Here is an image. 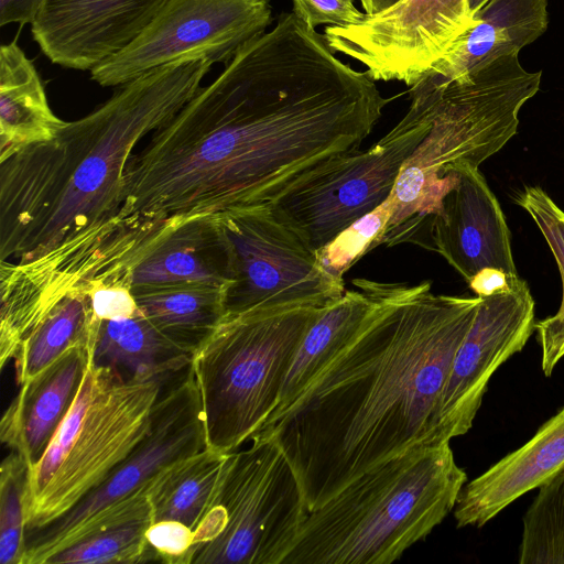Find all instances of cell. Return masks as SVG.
Here are the masks:
<instances>
[{
  "instance_id": "cell-6",
  "label": "cell",
  "mask_w": 564,
  "mask_h": 564,
  "mask_svg": "<svg viewBox=\"0 0 564 564\" xmlns=\"http://www.w3.org/2000/svg\"><path fill=\"white\" fill-rule=\"evenodd\" d=\"M180 375L123 381L90 360L70 409L29 469L26 532L59 518L109 477L149 434L155 403Z\"/></svg>"
},
{
  "instance_id": "cell-13",
  "label": "cell",
  "mask_w": 564,
  "mask_h": 564,
  "mask_svg": "<svg viewBox=\"0 0 564 564\" xmlns=\"http://www.w3.org/2000/svg\"><path fill=\"white\" fill-rule=\"evenodd\" d=\"M474 19L468 0H400L366 13L350 25H328L324 37L335 52L367 68L371 79L420 83Z\"/></svg>"
},
{
  "instance_id": "cell-4",
  "label": "cell",
  "mask_w": 564,
  "mask_h": 564,
  "mask_svg": "<svg viewBox=\"0 0 564 564\" xmlns=\"http://www.w3.org/2000/svg\"><path fill=\"white\" fill-rule=\"evenodd\" d=\"M467 475L449 442H421L308 512L283 564H390L454 510Z\"/></svg>"
},
{
  "instance_id": "cell-22",
  "label": "cell",
  "mask_w": 564,
  "mask_h": 564,
  "mask_svg": "<svg viewBox=\"0 0 564 564\" xmlns=\"http://www.w3.org/2000/svg\"><path fill=\"white\" fill-rule=\"evenodd\" d=\"M66 121L54 115L33 63L15 41L0 46V161L52 140Z\"/></svg>"
},
{
  "instance_id": "cell-28",
  "label": "cell",
  "mask_w": 564,
  "mask_h": 564,
  "mask_svg": "<svg viewBox=\"0 0 564 564\" xmlns=\"http://www.w3.org/2000/svg\"><path fill=\"white\" fill-rule=\"evenodd\" d=\"M545 238L562 278V301L557 313L535 323L541 347V367L550 377L564 357V212L539 186L527 187L518 198Z\"/></svg>"
},
{
  "instance_id": "cell-3",
  "label": "cell",
  "mask_w": 564,
  "mask_h": 564,
  "mask_svg": "<svg viewBox=\"0 0 564 564\" xmlns=\"http://www.w3.org/2000/svg\"><path fill=\"white\" fill-rule=\"evenodd\" d=\"M212 65L182 59L144 73L52 140L0 161V262L105 260L133 149L185 106Z\"/></svg>"
},
{
  "instance_id": "cell-33",
  "label": "cell",
  "mask_w": 564,
  "mask_h": 564,
  "mask_svg": "<svg viewBox=\"0 0 564 564\" xmlns=\"http://www.w3.org/2000/svg\"><path fill=\"white\" fill-rule=\"evenodd\" d=\"M87 290L98 321L129 318L142 313L131 288L124 283L91 280Z\"/></svg>"
},
{
  "instance_id": "cell-25",
  "label": "cell",
  "mask_w": 564,
  "mask_h": 564,
  "mask_svg": "<svg viewBox=\"0 0 564 564\" xmlns=\"http://www.w3.org/2000/svg\"><path fill=\"white\" fill-rule=\"evenodd\" d=\"M143 315L193 356L225 316V288L170 284L131 289Z\"/></svg>"
},
{
  "instance_id": "cell-18",
  "label": "cell",
  "mask_w": 564,
  "mask_h": 564,
  "mask_svg": "<svg viewBox=\"0 0 564 564\" xmlns=\"http://www.w3.org/2000/svg\"><path fill=\"white\" fill-rule=\"evenodd\" d=\"M93 351L73 348L20 390L0 422L1 442L20 454L31 469L43 456L53 435L70 409Z\"/></svg>"
},
{
  "instance_id": "cell-21",
  "label": "cell",
  "mask_w": 564,
  "mask_h": 564,
  "mask_svg": "<svg viewBox=\"0 0 564 564\" xmlns=\"http://www.w3.org/2000/svg\"><path fill=\"white\" fill-rule=\"evenodd\" d=\"M352 284L357 289L345 291L341 297L326 306L304 335L279 402L263 425L284 412L358 335L378 301L382 282L357 279Z\"/></svg>"
},
{
  "instance_id": "cell-24",
  "label": "cell",
  "mask_w": 564,
  "mask_h": 564,
  "mask_svg": "<svg viewBox=\"0 0 564 564\" xmlns=\"http://www.w3.org/2000/svg\"><path fill=\"white\" fill-rule=\"evenodd\" d=\"M191 360L143 313L101 321L91 357L94 366L110 369L123 381L180 375Z\"/></svg>"
},
{
  "instance_id": "cell-26",
  "label": "cell",
  "mask_w": 564,
  "mask_h": 564,
  "mask_svg": "<svg viewBox=\"0 0 564 564\" xmlns=\"http://www.w3.org/2000/svg\"><path fill=\"white\" fill-rule=\"evenodd\" d=\"M87 285L70 290L22 343L13 359L17 383L33 378L73 348L94 351L101 321L94 315Z\"/></svg>"
},
{
  "instance_id": "cell-10",
  "label": "cell",
  "mask_w": 564,
  "mask_h": 564,
  "mask_svg": "<svg viewBox=\"0 0 564 564\" xmlns=\"http://www.w3.org/2000/svg\"><path fill=\"white\" fill-rule=\"evenodd\" d=\"M214 217L231 261L225 316L257 308L326 307L344 294L343 279L327 272L315 251L282 224L269 205Z\"/></svg>"
},
{
  "instance_id": "cell-23",
  "label": "cell",
  "mask_w": 564,
  "mask_h": 564,
  "mask_svg": "<svg viewBox=\"0 0 564 564\" xmlns=\"http://www.w3.org/2000/svg\"><path fill=\"white\" fill-rule=\"evenodd\" d=\"M147 486L100 512L46 564H135L154 561L147 540V531L153 523Z\"/></svg>"
},
{
  "instance_id": "cell-1",
  "label": "cell",
  "mask_w": 564,
  "mask_h": 564,
  "mask_svg": "<svg viewBox=\"0 0 564 564\" xmlns=\"http://www.w3.org/2000/svg\"><path fill=\"white\" fill-rule=\"evenodd\" d=\"M390 101L283 12L131 156L117 230L150 248L189 220L269 205L308 169L359 149Z\"/></svg>"
},
{
  "instance_id": "cell-16",
  "label": "cell",
  "mask_w": 564,
  "mask_h": 564,
  "mask_svg": "<svg viewBox=\"0 0 564 564\" xmlns=\"http://www.w3.org/2000/svg\"><path fill=\"white\" fill-rule=\"evenodd\" d=\"M448 171L458 180L427 225L425 248L438 252L466 282L486 269L518 274L510 230L478 166L459 163Z\"/></svg>"
},
{
  "instance_id": "cell-11",
  "label": "cell",
  "mask_w": 564,
  "mask_h": 564,
  "mask_svg": "<svg viewBox=\"0 0 564 564\" xmlns=\"http://www.w3.org/2000/svg\"><path fill=\"white\" fill-rule=\"evenodd\" d=\"M204 448L200 397L189 365L155 403L149 434L109 477L59 518L26 532L21 564H46L100 512L144 487L169 465Z\"/></svg>"
},
{
  "instance_id": "cell-31",
  "label": "cell",
  "mask_w": 564,
  "mask_h": 564,
  "mask_svg": "<svg viewBox=\"0 0 564 564\" xmlns=\"http://www.w3.org/2000/svg\"><path fill=\"white\" fill-rule=\"evenodd\" d=\"M392 213L391 193L382 204L355 220L333 240L316 250L319 264L334 276L343 279L354 263L378 246Z\"/></svg>"
},
{
  "instance_id": "cell-14",
  "label": "cell",
  "mask_w": 564,
  "mask_h": 564,
  "mask_svg": "<svg viewBox=\"0 0 564 564\" xmlns=\"http://www.w3.org/2000/svg\"><path fill=\"white\" fill-rule=\"evenodd\" d=\"M534 330V301L519 275L507 288L480 297L442 391L436 422L438 442H449L470 430L489 380L523 349Z\"/></svg>"
},
{
  "instance_id": "cell-17",
  "label": "cell",
  "mask_w": 564,
  "mask_h": 564,
  "mask_svg": "<svg viewBox=\"0 0 564 564\" xmlns=\"http://www.w3.org/2000/svg\"><path fill=\"white\" fill-rule=\"evenodd\" d=\"M564 469V406L521 447L462 488L454 517L458 528H481L524 494Z\"/></svg>"
},
{
  "instance_id": "cell-12",
  "label": "cell",
  "mask_w": 564,
  "mask_h": 564,
  "mask_svg": "<svg viewBox=\"0 0 564 564\" xmlns=\"http://www.w3.org/2000/svg\"><path fill=\"white\" fill-rule=\"evenodd\" d=\"M271 22V0H167L128 47L90 70V78L116 87L182 59L227 64Z\"/></svg>"
},
{
  "instance_id": "cell-27",
  "label": "cell",
  "mask_w": 564,
  "mask_h": 564,
  "mask_svg": "<svg viewBox=\"0 0 564 564\" xmlns=\"http://www.w3.org/2000/svg\"><path fill=\"white\" fill-rule=\"evenodd\" d=\"M226 456L206 447L158 473L147 486L153 522L175 520L194 531L212 498Z\"/></svg>"
},
{
  "instance_id": "cell-37",
  "label": "cell",
  "mask_w": 564,
  "mask_h": 564,
  "mask_svg": "<svg viewBox=\"0 0 564 564\" xmlns=\"http://www.w3.org/2000/svg\"><path fill=\"white\" fill-rule=\"evenodd\" d=\"M366 13H377L393 6L400 0H359Z\"/></svg>"
},
{
  "instance_id": "cell-36",
  "label": "cell",
  "mask_w": 564,
  "mask_h": 564,
  "mask_svg": "<svg viewBox=\"0 0 564 564\" xmlns=\"http://www.w3.org/2000/svg\"><path fill=\"white\" fill-rule=\"evenodd\" d=\"M517 275H509L495 269H486L478 272L467 283L477 296L482 297L507 288Z\"/></svg>"
},
{
  "instance_id": "cell-19",
  "label": "cell",
  "mask_w": 564,
  "mask_h": 564,
  "mask_svg": "<svg viewBox=\"0 0 564 564\" xmlns=\"http://www.w3.org/2000/svg\"><path fill=\"white\" fill-rule=\"evenodd\" d=\"M432 66L448 82L463 80L492 61L520 51L547 29V0H489Z\"/></svg>"
},
{
  "instance_id": "cell-7",
  "label": "cell",
  "mask_w": 564,
  "mask_h": 564,
  "mask_svg": "<svg viewBox=\"0 0 564 564\" xmlns=\"http://www.w3.org/2000/svg\"><path fill=\"white\" fill-rule=\"evenodd\" d=\"M324 308L300 305L224 316L191 360L207 448L229 454L262 427L304 335Z\"/></svg>"
},
{
  "instance_id": "cell-15",
  "label": "cell",
  "mask_w": 564,
  "mask_h": 564,
  "mask_svg": "<svg viewBox=\"0 0 564 564\" xmlns=\"http://www.w3.org/2000/svg\"><path fill=\"white\" fill-rule=\"evenodd\" d=\"M167 0H42L31 32L65 68L93 70L128 47Z\"/></svg>"
},
{
  "instance_id": "cell-38",
  "label": "cell",
  "mask_w": 564,
  "mask_h": 564,
  "mask_svg": "<svg viewBox=\"0 0 564 564\" xmlns=\"http://www.w3.org/2000/svg\"><path fill=\"white\" fill-rule=\"evenodd\" d=\"M489 0H468L469 11L471 17L474 15L488 2Z\"/></svg>"
},
{
  "instance_id": "cell-34",
  "label": "cell",
  "mask_w": 564,
  "mask_h": 564,
  "mask_svg": "<svg viewBox=\"0 0 564 564\" xmlns=\"http://www.w3.org/2000/svg\"><path fill=\"white\" fill-rule=\"evenodd\" d=\"M292 12L313 29L322 24L334 26L355 24L365 15L355 6V0H292Z\"/></svg>"
},
{
  "instance_id": "cell-20",
  "label": "cell",
  "mask_w": 564,
  "mask_h": 564,
  "mask_svg": "<svg viewBox=\"0 0 564 564\" xmlns=\"http://www.w3.org/2000/svg\"><path fill=\"white\" fill-rule=\"evenodd\" d=\"M131 289L170 284L227 288L232 282L229 249L214 216L170 231L128 273Z\"/></svg>"
},
{
  "instance_id": "cell-2",
  "label": "cell",
  "mask_w": 564,
  "mask_h": 564,
  "mask_svg": "<svg viewBox=\"0 0 564 564\" xmlns=\"http://www.w3.org/2000/svg\"><path fill=\"white\" fill-rule=\"evenodd\" d=\"M479 302L436 295L431 281L382 282L355 339L254 433L280 445L310 512L367 469L438 442L442 391Z\"/></svg>"
},
{
  "instance_id": "cell-5",
  "label": "cell",
  "mask_w": 564,
  "mask_h": 564,
  "mask_svg": "<svg viewBox=\"0 0 564 564\" xmlns=\"http://www.w3.org/2000/svg\"><path fill=\"white\" fill-rule=\"evenodd\" d=\"M541 75L527 70L519 54L497 58L463 80L426 75L434 83L431 126L400 170L393 213L378 246H425L427 225L458 180L447 170L459 163L479 167L503 148L518 130L520 109L538 93Z\"/></svg>"
},
{
  "instance_id": "cell-30",
  "label": "cell",
  "mask_w": 564,
  "mask_h": 564,
  "mask_svg": "<svg viewBox=\"0 0 564 564\" xmlns=\"http://www.w3.org/2000/svg\"><path fill=\"white\" fill-rule=\"evenodd\" d=\"M29 467L17 452L0 466V563L21 564L25 551Z\"/></svg>"
},
{
  "instance_id": "cell-8",
  "label": "cell",
  "mask_w": 564,
  "mask_h": 564,
  "mask_svg": "<svg viewBox=\"0 0 564 564\" xmlns=\"http://www.w3.org/2000/svg\"><path fill=\"white\" fill-rule=\"evenodd\" d=\"M227 454L194 529L189 564H283L308 510L280 445L254 434Z\"/></svg>"
},
{
  "instance_id": "cell-32",
  "label": "cell",
  "mask_w": 564,
  "mask_h": 564,
  "mask_svg": "<svg viewBox=\"0 0 564 564\" xmlns=\"http://www.w3.org/2000/svg\"><path fill=\"white\" fill-rule=\"evenodd\" d=\"M148 545L154 561L169 564H189L194 531L183 522H153L147 531Z\"/></svg>"
},
{
  "instance_id": "cell-9",
  "label": "cell",
  "mask_w": 564,
  "mask_h": 564,
  "mask_svg": "<svg viewBox=\"0 0 564 564\" xmlns=\"http://www.w3.org/2000/svg\"><path fill=\"white\" fill-rule=\"evenodd\" d=\"M410 94L409 110L378 142L319 162L269 204L273 215L312 250L324 247L391 195L403 163L429 132L433 80L423 78Z\"/></svg>"
},
{
  "instance_id": "cell-29",
  "label": "cell",
  "mask_w": 564,
  "mask_h": 564,
  "mask_svg": "<svg viewBox=\"0 0 564 564\" xmlns=\"http://www.w3.org/2000/svg\"><path fill=\"white\" fill-rule=\"evenodd\" d=\"M522 519L520 564H564V469L538 489Z\"/></svg>"
},
{
  "instance_id": "cell-35",
  "label": "cell",
  "mask_w": 564,
  "mask_h": 564,
  "mask_svg": "<svg viewBox=\"0 0 564 564\" xmlns=\"http://www.w3.org/2000/svg\"><path fill=\"white\" fill-rule=\"evenodd\" d=\"M42 0H0V26L32 23Z\"/></svg>"
}]
</instances>
